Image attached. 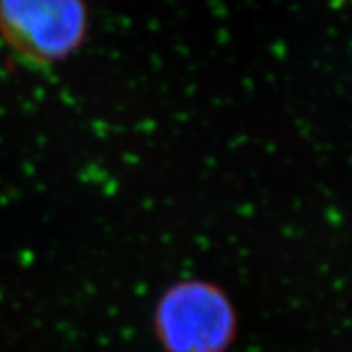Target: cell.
Listing matches in <instances>:
<instances>
[{
	"mask_svg": "<svg viewBox=\"0 0 352 352\" xmlns=\"http://www.w3.org/2000/svg\"><path fill=\"white\" fill-rule=\"evenodd\" d=\"M155 333L167 352H227L236 340V313L219 287L184 280L158 300Z\"/></svg>",
	"mask_w": 352,
	"mask_h": 352,
	"instance_id": "1",
	"label": "cell"
},
{
	"mask_svg": "<svg viewBox=\"0 0 352 352\" xmlns=\"http://www.w3.org/2000/svg\"><path fill=\"white\" fill-rule=\"evenodd\" d=\"M0 34L25 61L69 58L87 34L83 0H0Z\"/></svg>",
	"mask_w": 352,
	"mask_h": 352,
	"instance_id": "2",
	"label": "cell"
}]
</instances>
